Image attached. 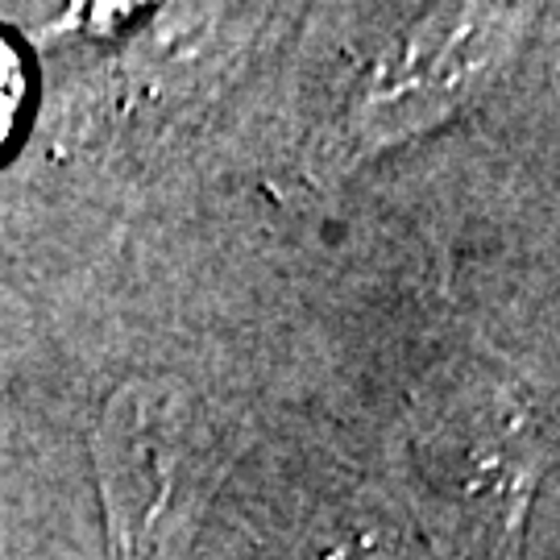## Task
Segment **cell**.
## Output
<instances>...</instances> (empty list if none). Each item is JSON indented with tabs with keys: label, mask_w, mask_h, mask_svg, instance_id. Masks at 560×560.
<instances>
[{
	"label": "cell",
	"mask_w": 560,
	"mask_h": 560,
	"mask_svg": "<svg viewBox=\"0 0 560 560\" xmlns=\"http://www.w3.org/2000/svg\"><path fill=\"white\" fill-rule=\"evenodd\" d=\"M544 0H416L407 18L353 71L312 145L340 175L390 145L457 117L506 75L540 21Z\"/></svg>",
	"instance_id": "obj_1"
},
{
	"label": "cell",
	"mask_w": 560,
	"mask_h": 560,
	"mask_svg": "<svg viewBox=\"0 0 560 560\" xmlns=\"http://www.w3.org/2000/svg\"><path fill=\"white\" fill-rule=\"evenodd\" d=\"M287 9L291 0H166L159 21L133 42L120 83L138 101L208 92Z\"/></svg>",
	"instance_id": "obj_2"
},
{
	"label": "cell",
	"mask_w": 560,
	"mask_h": 560,
	"mask_svg": "<svg viewBox=\"0 0 560 560\" xmlns=\"http://www.w3.org/2000/svg\"><path fill=\"white\" fill-rule=\"evenodd\" d=\"M21 96H25V75H21V62L18 55L0 42V141L9 138L13 129V117L21 108Z\"/></svg>",
	"instance_id": "obj_3"
}]
</instances>
